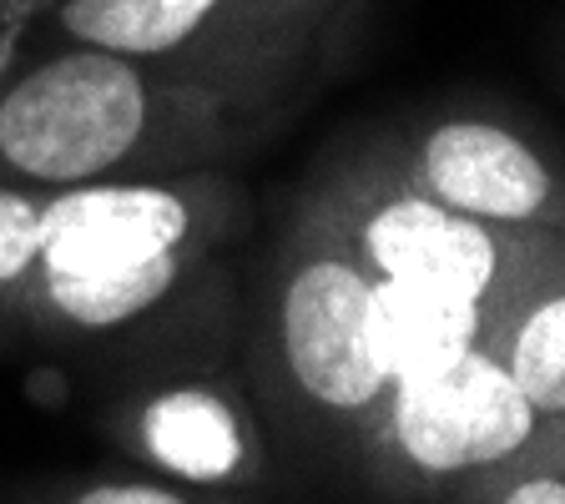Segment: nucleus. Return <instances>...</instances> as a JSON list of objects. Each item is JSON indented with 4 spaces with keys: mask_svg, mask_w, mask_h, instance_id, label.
Here are the masks:
<instances>
[{
    "mask_svg": "<svg viewBox=\"0 0 565 504\" xmlns=\"http://www.w3.org/2000/svg\"><path fill=\"white\" fill-rule=\"evenodd\" d=\"M505 504H565V480H530Z\"/></svg>",
    "mask_w": 565,
    "mask_h": 504,
    "instance_id": "nucleus-13",
    "label": "nucleus"
},
{
    "mask_svg": "<svg viewBox=\"0 0 565 504\" xmlns=\"http://www.w3.org/2000/svg\"><path fill=\"white\" fill-rule=\"evenodd\" d=\"M282 348L298 384L333 409H359L388 384L374 278L343 258H313L282 293Z\"/></svg>",
    "mask_w": 565,
    "mask_h": 504,
    "instance_id": "nucleus-4",
    "label": "nucleus"
},
{
    "mask_svg": "<svg viewBox=\"0 0 565 504\" xmlns=\"http://www.w3.org/2000/svg\"><path fill=\"white\" fill-rule=\"evenodd\" d=\"M424 197L480 217L490 227H530L561 207L541 152L494 121H445L419 147Z\"/></svg>",
    "mask_w": 565,
    "mask_h": 504,
    "instance_id": "nucleus-6",
    "label": "nucleus"
},
{
    "mask_svg": "<svg viewBox=\"0 0 565 504\" xmlns=\"http://www.w3.org/2000/svg\"><path fill=\"white\" fill-rule=\"evenodd\" d=\"M152 86L137 61L76 46L0 96V162L41 187L96 182L147 141Z\"/></svg>",
    "mask_w": 565,
    "mask_h": 504,
    "instance_id": "nucleus-2",
    "label": "nucleus"
},
{
    "mask_svg": "<svg viewBox=\"0 0 565 504\" xmlns=\"http://www.w3.org/2000/svg\"><path fill=\"white\" fill-rule=\"evenodd\" d=\"M505 368L535 414H565V293L525 313Z\"/></svg>",
    "mask_w": 565,
    "mask_h": 504,
    "instance_id": "nucleus-10",
    "label": "nucleus"
},
{
    "mask_svg": "<svg viewBox=\"0 0 565 504\" xmlns=\"http://www.w3.org/2000/svg\"><path fill=\"white\" fill-rule=\"evenodd\" d=\"M394 429L419 470L449 474L515 454L535 429V409L505 364L470 348L435 374L399 378Z\"/></svg>",
    "mask_w": 565,
    "mask_h": 504,
    "instance_id": "nucleus-3",
    "label": "nucleus"
},
{
    "mask_svg": "<svg viewBox=\"0 0 565 504\" xmlns=\"http://www.w3.org/2000/svg\"><path fill=\"white\" fill-rule=\"evenodd\" d=\"M147 449L162 459L167 470L188 474V480H223L243 459V439L227 414V404L207 388H177L147 409Z\"/></svg>",
    "mask_w": 565,
    "mask_h": 504,
    "instance_id": "nucleus-9",
    "label": "nucleus"
},
{
    "mask_svg": "<svg viewBox=\"0 0 565 504\" xmlns=\"http://www.w3.org/2000/svg\"><path fill=\"white\" fill-rule=\"evenodd\" d=\"M237 0H66L61 31L76 46L127 61L177 56L212 31Z\"/></svg>",
    "mask_w": 565,
    "mask_h": 504,
    "instance_id": "nucleus-7",
    "label": "nucleus"
},
{
    "mask_svg": "<svg viewBox=\"0 0 565 504\" xmlns=\"http://www.w3.org/2000/svg\"><path fill=\"white\" fill-rule=\"evenodd\" d=\"M76 504H182L167 490H147V484H102V490L82 494Z\"/></svg>",
    "mask_w": 565,
    "mask_h": 504,
    "instance_id": "nucleus-12",
    "label": "nucleus"
},
{
    "mask_svg": "<svg viewBox=\"0 0 565 504\" xmlns=\"http://www.w3.org/2000/svg\"><path fill=\"white\" fill-rule=\"evenodd\" d=\"M35 258H41V202L0 187V288L35 272Z\"/></svg>",
    "mask_w": 565,
    "mask_h": 504,
    "instance_id": "nucleus-11",
    "label": "nucleus"
},
{
    "mask_svg": "<svg viewBox=\"0 0 565 504\" xmlns=\"http://www.w3.org/2000/svg\"><path fill=\"white\" fill-rule=\"evenodd\" d=\"M379 303V348H384L388 378H419L455 364L459 353L475 348L480 333V303H455L439 293L399 288V282L374 278Z\"/></svg>",
    "mask_w": 565,
    "mask_h": 504,
    "instance_id": "nucleus-8",
    "label": "nucleus"
},
{
    "mask_svg": "<svg viewBox=\"0 0 565 504\" xmlns=\"http://www.w3.org/2000/svg\"><path fill=\"white\" fill-rule=\"evenodd\" d=\"M359 247L374 278L455 298V303H484L505 268V247L490 223L465 217L424 192H404L374 207Z\"/></svg>",
    "mask_w": 565,
    "mask_h": 504,
    "instance_id": "nucleus-5",
    "label": "nucleus"
},
{
    "mask_svg": "<svg viewBox=\"0 0 565 504\" xmlns=\"http://www.w3.org/2000/svg\"><path fill=\"white\" fill-rule=\"evenodd\" d=\"M198 217L162 182H76L41 202V293L82 329H117L172 293Z\"/></svg>",
    "mask_w": 565,
    "mask_h": 504,
    "instance_id": "nucleus-1",
    "label": "nucleus"
}]
</instances>
